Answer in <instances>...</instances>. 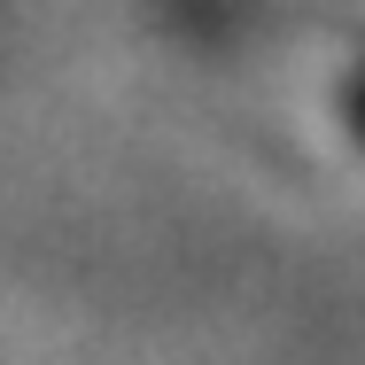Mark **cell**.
<instances>
[{"mask_svg":"<svg viewBox=\"0 0 365 365\" xmlns=\"http://www.w3.org/2000/svg\"><path fill=\"white\" fill-rule=\"evenodd\" d=\"M342 125H350V133L365 140V63L350 71V86H342Z\"/></svg>","mask_w":365,"mask_h":365,"instance_id":"1","label":"cell"}]
</instances>
